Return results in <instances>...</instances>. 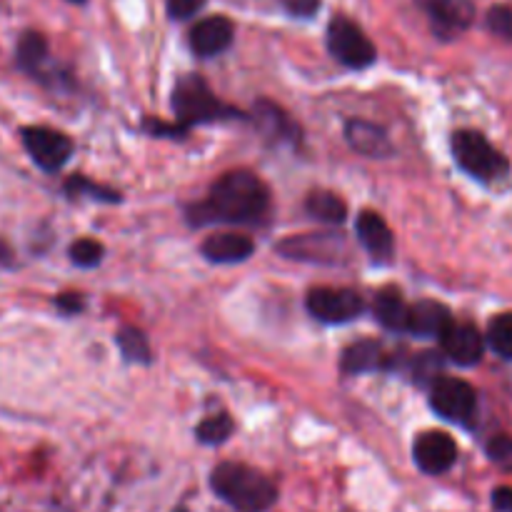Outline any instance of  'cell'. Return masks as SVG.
Instances as JSON below:
<instances>
[{
    "instance_id": "obj_1",
    "label": "cell",
    "mask_w": 512,
    "mask_h": 512,
    "mask_svg": "<svg viewBox=\"0 0 512 512\" xmlns=\"http://www.w3.org/2000/svg\"><path fill=\"white\" fill-rule=\"evenodd\" d=\"M270 190L250 170H230L210 188L208 200L188 210L193 225L233 223L255 225L268 215Z\"/></svg>"
},
{
    "instance_id": "obj_27",
    "label": "cell",
    "mask_w": 512,
    "mask_h": 512,
    "mask_svg": "<svg viewBox=\"0 0 512 512\" xmlns=\"http://www.w3.org/2000/svg\"><path fill=\"white\" fill-rule=\"evenodd\" d=\"M103 253V245L93 238H80L70 245V260H73V265H78V268H95V265H100V260H103Z\"/></svg>"
},
{
    "instance_id": "obj_4",
    "label": "cell",
    "mask_w": 512,
    "mask_h": 512,
    "mask_svg": "<svg viewBox=\"0 0 512 512\" xmlns=\"http://www.w3.org/2000/svg\"><path fill=\"white\" fill-rule=\"evenodd\" d=\"M453 158L468 175L483 183H493L508 173V160L505 155L485 138L478 130H458L453 135Z\"/></svg>"
},
{
    "instance_id": "obj_7",
    "label": "cell",
    "mask_w": 512,
    "mask_h": 512,
    "mask_svg": "<svg viewBox=\"0 0 512 512\" xmlns=\"http://www.w3.org/2000/svg\"><path fill=\"white\" fill-rule=\"evenodd\" d=\"M308 313L328 325H343L360 318L365 310L363 298L353 288H313L305 298Z\"/></svg>"
},
{
    "instance_id": "obj_32",
    "label": "cell",
    "mask_w": 512,
    "mask_h": 512,
    "mask_svg": "<svg viewBox=\"0 0 512 512\" xmlns=\"http://www.w3.org/2000/svg\"><path fill=\"white\" fill-rule=\"evenodd\" d=\"M55 305H58L60 313L75 315V313H80V310H83L85 300H83V295H78V293H63V295H58V298H55Z\"/></svg>"
},
{
    "instance_id": "obj_20",
    "label": "cell",
    "mask_w": 512,
    "mask_h": 512,
    "mask_svg": "<svg viewBox=\"0 0 512 512\" xmlns=\"http://www.w3.org/2000/svg\"><path fill=\"white\" fill-rule=\"evenodd\" d=\"M375 318L383 328L388 330H405L408 325V310L410 305L405 303L403 293L398 288H383L375 295Z\"/></svg>"
},
{
    "instance_id": "obj_19",
    "label": "cell",
    "mask_w": 512,
    "mask_h": 512,
    "mask_svg": "<svg viewBox=\"0 0 512 512\" xmlns=\"http://www.w3.org/2000/svg\"><path fill=\"white\" fill-rule=\"evenodd\" d=\"M385 363H388V358L375 340H360L345 350L343 358H340V370L345 375H363L385 368Z\"/></svg>"
},
{
    "instance_id": "obj_6",
    "label": "cell",
    "mask_w": 512,
    "mask_h": 512,
    "mask_svg": "<svg viewBox=\"0 0 512 512\" xmlns=\"http://www.w3.org/2000/svg\"><path fill=\"white\" fill-rule=\"evenodd\" d=\"M328 48L338 63L348 68H368L375 63V45L370 43L368 35L360 30L358 23H353L345 15L330 20L328 25Z\"/></svg>"
},
{
    "instance_id": "obj_26",
    "label": "cell",
    "mask_w": 512,
    "mask_h": 512,
    "mask_svg": "<svg viewBox=\"0 0 512 512\" xmlns=\"http://www.w3.org/2000/svg\"><path fill=\"white\" fill-rule=\"evenodd\" d=\"M65 193H68L70 198H80L83 193H88L90 198L100 200V203H118L120 200V195L115 193V190L90 183V180L83 178V175H73V178L65 183Z\"/></svg>"
},
{
    "instance_id": "obj_11",
    "label": "cell",
    "mask_w": 512,
    "mask_h": 512,
    "mask_svg": "<svg viewBox=\"0 0 512 512\" xmlns=\"http://www.w3.org/2000/svg\"><path fill=\"white\" fill-rule=\"evenodd\" d=\"M418 3L428 13L435 33L445 40L465 33L475 20V5L470 0H418Z\"/></svg>"
},
{
    "instance_id": "obj_14",
    "label": "cell",
    "mask_w": 512,
    "mask_h": 512,
    "mask_svg": "<svg viewBox=\"0 0 512 512\" xmlns=\"http://www.w3.org/2000/svg\"><path fill=\"white\" fill-rule=\"evenodd\" d=\"M233 35L235 28L225 15H210V18L195 23V28L190 30V48L200 58H213V55H220L230 48Z\"/></svg>"
},
{
    "instance_id": "obj_31",
    "label": "cell",
    "mask_w": 512,
    "mask_h": 512,
    "mask_svg": "<svg viewBox=\"0 0 512 512\" xmlns=\"http://www.w3.org/2000/svg\"><path fill=\"white\" fill-rule=\"evenodd\" d=\"M203 5L205 0H168V13L170 18L185 20V18H193Z\"/></svg>"
},
{
    "instance_id": "obj_15",
    "label": "cell",
    "mask_w": 512,
    "mask_h": 512,
    "mask_svg": "<svg viewBox=\"0 0 512 512\" xmlns=\"http://www.w3.org/2000/svg\"><path fill=\"white\" fill-rule=\"evenodd\" d=\"M255 243L243 233H215L210 238L203 240L200 245V253L208 263L215 265H233L243 263L253 255Z\"/></svg>"
},
{
    "instance_id": "obj_9",
    "label": "cell",
    "mask_w": 512,
    "mask_h": 512,
    "mask_svg": "<svg viewBox=\"0 0 512 512\" xmlns=\"http://www.w3.org/2000/svg\"><path fill=\"white\" fill-rule=\"evenodd\" d=\"M23 145L33 163L43 168L45 173H55L63 168L73 155V140L65 133L43 125H30L23 130Z\"/></svg>"
},
{
    "instance_id": "obj_21",
    "label": "cell",
    "mask_w": 512,
    "mask_h": 512,
    "mask_svg": "<svg viewBox=\"0 0 512 512\" xmlns=\"http://www.w3.org/2000/svg\"><path fill=\"white\" fill-rule=\"evenodd\" d=\"M305 210L313 220L328 225H343L348 218V205L340 195L330 193V190H313V193L305 198Z\"/></svg>"
},
{
    "instance_id": "obj_23",
    "label": "cell",
    "mask_w": 512,
    "mask_h": 512,
    "mask_svg": "<svg viewBox=\"0 0 512 512\" xmlns=\"http://www.w3.org/2000/svg\"><path fill=\"white\" fill-rule=\"evenodd\" d=\"M115 343H118L120 353H123L128 363H153V350H150L148 338L138 328H120L118 335H115Z\"/></svg>"
},
{
    "instance_id": "obj_35",
    "label": "cell",
    "mask_w": 512,
    "mask_h": 512,
    "mask_svg": "<svg viewBox=\"0 0 512 512\" xmlns=\"http://www.w3.org/2000/svg\"><path fill=\"white\" fill-rule=\"evenodd\" d=\"M10 258H13V253H10V248L5 243H0V265H8Z\"/></svg>"
},
{
    "instance_id": "obj_25",
    "label": "cell",
    "mask_w": 512,
    "mask_h": 512,
    "mask_svg": "<svg viewBox=\"0 0 512 512\" xmlns=\"http://www.w3.org/2000/svg\"><path fill=\"white\" fill-rule=\"evenodd\" d=\"M233 430H235L233 420H230L225 413H220V415H210V418H205L203 423L195 428V435H198V440L203 445H223L228 443Z\"/></svg>"
},
{
    "instance_id": "obj_34",
    "label": "cell",
    "mask_w": 512,
    "mask_h": 512,
    "mask_svg": "<svg viewBox=\"0 0 512 512\" xmlns=\"http://www.w3.org/2000/svg\"><path fill=\"white\" fill-rule=\"evenodd\" d=\"M493 508L498 512H512V488H498L493 493Z\"/></svg>"
},
{
    "instance_id": "obj_5",
    "label": "cell",
    "mask_w": 512,
    "mask_h": 512,
    "mask_svg": "<svg viewBox=\"0 0 512 512\" xmlns=\"http://www.w3.org/2000/svg\"><path fill=\"white\" fill-rule=\"evenodd\" d=\"M275 253L288 260H298V263L338 265L348 255V248H345V240L335 233H305L280 240L275 245Z\"/></svg>"
},
{
    "instance_id": "obj_8",
    "label": "cell",
    "mask_w": 512,
    "mask_h": 512,
    "mask_svg": "<svg viewBox=\"0 0 512 512\" xmlns=\"http://www.w3.org/2000/svg\"><path fill=\"white\" fill-rule=\"evenodd\" d=\"M430 405L440 418L450 420V423H468L478 408V395H475L473 385L465 380L440 375L430 385Z\"/></svg>"
},
{
    "instance_id": "obj_16",
    "label": "cell",
    "mask_w": 512,
    "mask_h": 512,
    "mask_svg": "<svg viewBox=\"0 0 512 512\" xmlns=\"http://www.w3.org/2000/svg\"><path fill=\"white\" fill-rule=\"evenodd\" d=\"M345 140L350 143V148L358 150L360 155H368V158L380 160L393 155V143H390L388 133L370 120L350 118L345 123Z\"/></svg>"
},
{
    "instance_id": "obj_30",
    "label": "cell",
    "mask_w": 512,
    "mask_h": 512,
    "mask_svg": "<svg viewBox=\"0 0 512 512\" xmlns=\"http://www.w3.org/2000/svg\"><path fill=\"white\" fill-rule=\"evenodd\" d=\"M488 455L500 468L512 470V438H495L488 443Z\"/></svg>"
},
{
    "instance_id": "obj_13",
    "label": "cell",
    "mask_w": 512,
    "mask_h": 512,
    "mask_svg": "<svg viewBox=\"0 0 512 512\" xmlns=\"http://www.w3.org/2000/svg\"><path fill=\"white\" fill-rule=\"evenodd\" d=\"M355 233H358L360 245L368 250L375 263H390L395 253V235L383 220V215L373 213V210H363L358 223H355Z\"/></svg>"
},
{
    "instance_id": "obj_12",
    "label": "cell",
    "mask_w": 512,
    "mask_h": 512,
    "mask_svg": "<svg viewBox=\"0 0 512 512\" xmlns=\"http://www.w3.org/2000/svg\"><path fill=\"white\" fill-rule=\"evenodd\" d=\"M440 343H443V353L448 355V360H453L455 365H463V368L478 365L485 353V335L470 323H455L453 320L450 328L440 335Z\"/></svg>"
},
{
    "instance_id": "obj_10",
    "label": "cell",
    "mask_w": 512,
    "mask_h": 512,
    "mask_svg": "<svg viewBox=\"0 0 512 512\" xmlns=\"http://www.w3.org/2000/svg\"><path fill=\"white\" fill-rule=\"evenodd\" d=\"M413 458L423 473L428 475H443L458 460V445L450 438L448 433H440V430H428V433L420 435L413 445Z\"/></svg>"
},
{
    "instance_id": "obj_36",
    "label": "cell",
    "mask_w": 512,
    "mask_h": 512,
    "mask_svg": "<svg viewBox=\"0 0 512 512\" xmlns=\"http://www.w3.org/2000/svg\"><path fill=\"white\" fill-rule=\"evenodd\" d=\"M68 3H78L80 5V3H85V0H68Z\"/></svg>"
},
{
    "instance_id": "obj_29",
    "label": "cell",
    "mask_w": 512,
    "mask_h": 512,
    "mask_svg": "<svg viewBox=\"0 0 512 512\" xmlns=\"http://www.w3.org/2000/svg\"><path fill=\"white\" fill-rule=\"evenodd\" d=\"M440 355L438 353H423L415 358V378L420 383H430L433 385L435 380L440 378Z\"/></svg>"
},
{
    "instance_id": "obj_2",
    "label": "cell",
    "mask_w": 512,
    "mask_h": 512,
    "mask_svg": "<svg viewBox=\"0 0 512 512\" xmlns=\"http://www.w3.org/2000/svg\"><path fill=\"white\" fill-rule=\"evenodd\" d=\"M210 488L223 503L240 512H265L278 500V488L260 470L240 463H223L210 473Z\"/></svg>"
},
{
    "instance_id": "obj_18",
    "label": "cell",
    "mask_w": 512,
    "mask_h": 512,
    "mask_svg": "<svg viewBox=\"0 0 512 512\" xmlns=\"http://www.w3.org/2000/svg\"><path fill=\"white\" fill-rule=\"evenodd\" d=\"M253 123L258 125L260 135L273 143H295L298 140V125L270 100H258L253 108Z\"/></svg>"
},
{
    "instance_id": "obj_33",
    "label": "cell",
    "mask_w": 512,
    "mask_h": 512,
    "mask_svg": "<svg viewBox=\"0 0 512 512\" xmlns=\"http://www.w3.org/2000/svg\"><path fill=\"white\" fill-rule=\"evenodd\" d=\"M283 3L293 15H303V18H308V15L318 13L320 0H283Z\"/></svg>"
},
{
    "instance_id": "obj_24",
    "label": "cell",
    "mask_w": 512,
    "mask_h": 512,
    "mask_svg": "<svg viewBox=\"0 0 512 512\" xmlns=\"http://www.w3.org/2000/svg\"><path fill=\"white\" fill-rule=\"evenodd\" d=\"M485 343L493 348L495 355L503 360H512V313H500L490 320Z\"/></svg>"
},
{
    "instance_id": "obj_22",
    "label": "cell",
    "mask_w": 512,
    "mask_h": 512,
    "mask_svg": "<svg viewBox=\"0 0 512 512\" xmlns=\"http://www.w3.org/2000/svg\"><path fill=\"white\" fill-rule=\"evenodd\" d=\"M48 63V43L40 33L28 30L18 40V65L30 75H43V65Z\"/></svg>"
},
{
    "instance_id": "obj_17",
    "label": "cell",
    "mask_w": 512,
    "mask_h": 512,
    "mask_svg": "<svg viewBox=\"0 0 512 512\" xmlns=\"http://www.w3.org/2000/svg\"><path fill=\"white\" fill-rule=\"evenodd\" d=\"M450 323H453V315L443 303L420 300V303L410 305L405 330L413 333L415 338H440L450 328Z\"/></svg>"
},
{
    "instance_id": "obj_28",
    "label": "cell",
    "mask_w": 512,
    "mask_h": 512,
    "mask_svg": "<svg viewBox=\"0 0 512 512\" xmlns=\"http://www.w3.org/2000/svg\"><path fill=\"white\" fill-rule=\"evenodd\" d=\"M485 23H488L490 33H495L498 38L512 40V8H508V5H495V8H490Z\"/></svg>"
},
{
    "instance_id": "obj_3",
    "label": "cell",
    "mask_w": 512,
    "mask_h": 512,
    "mask_svg": "<svg viewBox=\"0 0 512 512\" xmlns=\"http://www.w3.org/2000/svg\"><path fill=\"white\" fill-rule=\"evenodd\" d=\"M173 108L175 123L185 130L193 128V125L240 118L238 110L225 105L200 75H183V78L175 83Z\"/></svg>"
}]
</instances>
